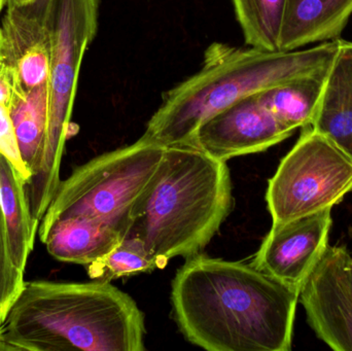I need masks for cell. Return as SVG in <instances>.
<instances>
[{"mask_svg":"<svg viewBox=\"0 0 352 351\" xmlns=\"http://www.w3.org/2000/svg\"><path fill=\"white\" fill-rule=\"evenodd\" d=\"M39 237L58 261L86 266L111 253L126 238L107 225L80 216L41 224Z\"/></svg>","mask_w":352,"mask_h":351,"instance_id":"12","label":"cell"},{"mask_svg":"<svg viewBox=\"0 0 352 351\" xmlns=\"http://www.w3.org/2000/svg\"><path fill=\"white\" fill-rule=\"evenodd\" d=\"M135 301L111 282H25L0 331V350L142 351Z\"/></svg>","mask_w":352,"mask_h":351,"instance_id":"2","label":"cell"},{"mask_svg":"<svg viewBox=\"0 0 352 351\" xmlns=\"http://www.w3.org/2000/svg\"><path fill=\"white\" fill-rule=\"evenodd\" d=\"M352 192V158L310 126L281 160L268 183L273 224L332 210Z\"/></svg>","mask_w":352,"mask_h":351,"instance_id":"7","label":"cell"},{"mask_svg":"<svg viewBox=\"0 0 352 351\" xmlns=\"http://www.w3.org/2000/svg\"><path fill=\"white\" fill-rule=\"evenodd\" d=\"M332 210L273 224L250 265L300 291L329 247Z\"/></svg>","mask_w":352,"mask_h":351,"instance_id":"10","label":"cell"},{"mask_svg":"<svg viewBox=\"0 0 352 351\" xmlns=\"http://www.w3.org/2000/svg\"><path fill=\"white\" fill-rule=\"evenodd\" d=\"M0 155L6 157L12 166L27 181L30 179V172L27 169L16 141L14 125L10 117V107L0 104Z\"/></svg>","mask_w":352,"mask_h":351,"instance_id":"21","label":"cell"},{"mask_svg":"<svg viewBox=\"0 0 352 351\" xmlns=\"http://www.w3.org/2000/svg\"><path fill=\"white\" fill-rule=\"evenodd\" d=\"M344 247H327L299 293L314 333L336 351H352V282Z\"/></svg>","mask_w":352,"mask_h":351,"instance_id":"8","label":"cell"},{"mask_svg":"<svg viewBox=\"0 0 352 351\" xmlns=\"http://www.w3.org/2000/svg\"><path fill=\"white\" fill-rule=\"evenodd\" d=\"M330 65L265 89L256 97L289 129L307 127L316 115Z\"/></svg>","mask_w":352,"mask_h":351,"instance_id":"16","label":"cell"},{"mask_svg":"<svg viewBox=\"0 0 352 351\" xmlns=\"http://www.w3.org/2000/svg\"><path fill=\"white\" fill-rule=\"evenodd\" d=\"M155 269L158 265L144 242L136 237H126L111 253L88 265V274L93 280L111 282Z\"/></svg>","mask_w":352,"mask_h":351,"instance_id":"19","label":"cell"},{"mask_svg":"<svg viewBox=\"0 0 352 351\" xmlns=\"http://www.w3.org/2000/svg\"><path fill=\"white\" fill-rule=\"evenodd\" d=\"M0 205L12 259L19 270L24 272L39 223L31 214L26 181L2 155H0Z\"/></svg>","mask_w":352,"mask_h":351,"instance_id":"15","label":"cell"},{"mask_svg":"<svg viewBox=\"0 0 352 351\" xmlns=\"http://www.w3.org/2000/svg\"><path fill=\"white\" fill-rule=\"evenodd\" d=\"M6 5V0H0V14H1L2 10L4 6Z\"/></svg>","mask_w":352,"mask_h":351,"instance_id":"25","label":"cell"},{"mask_svg":"<svg viewBox=\"0 0 352 351\" xmlns=\"http://www.w3.org/2000/svg\"><path fill=\"white\" fill-rule=\"evenodd\" d=\"M47 3L49 0L6 3L0 22V56L14 72L16 93H28L49 82Z\"/></svg>","mask_w":352,"mask_h":351,"instance_id":"11","label":"cell"},{"mask_svg":"<svg viewBox=\"0 0 352 351\" xmlns=\"http://www.w3.org/2000/svg\"><path fill=\"white\" fill-rule=\"evenodd\" d=\"M16 93V80L12 68L0 56V104L10 107Z\"/></svg>","mask_w":352,"mask_h":351,"instance_id":"22","label":"cell"},{"mask_svg":"<svg viewBox=\"0 0 352 351\" xmlns=\"http://www.w3.org/2000/svg\"><path fill=\"white\" fill-rule=\"evenodd\" d=\"M347 273H349V278H351L352 282V257L349 256V260H347L346 264Z\"/></svg>","mask_w":352,"mask_h":351,"instance_id":"23","label":"cell"},{"mask_svg":"<svg viewBox=\"0 0 352 351\" xmlns=\"http://www.w3.org/2000/svg\"><path fill=\"white\" fill-rule=\"evenodd\" d=\"M29 1H31V0H6V3H10V2H12V3H26Z\"/></svg>","mask_w":352,"mask_h":351,"instance_id":"24","label":"cell"},{"mask_svg":"<svg viewBox=\"0 0 352 351\" xmlns=\"http://www.w3.org/2000/svg\"><path fill=\"white\" fill-rule=\"evenodd\" d=\"M98 12L99 0H49L47 3L49 123L38 172L26 183L31 214L37 222L45 216L61 183L60 165L78 73L86 49L96 35Z\"/></svg>","mask_w":352,"mask_h":351,"instance_id":"5","label":"cell"},{"mask_svg":"<svg viewBox=\"0 0 352 351\" xmlns=\"http://www.w3.org/2000/svg\"><path fill=\"white\" fill-rule=\"evenodd\" d=\"M310 127L352 158V41L341 39Z\"/></svg>","mask_w":352,"mask_h":351,"instance_id":"13","label":"cell"},{"mask_svg":"<svg viewBox=\"0 0 352 351\" xmlns=\"http://www.w3.org/2000/svg\"><path fill=\"white\" fill-rule=\"evenodd\" d=\"M10 113L21 157L31 179L38 172L45 150L49 123L47 84L28 93H14Z\"/></svg>","mask_w":352,"mask_h":351,"instance_id":"17","label":"cell"},{"mask_svg":"<svg viewBox=\"0 0 352 351\" xmlns=\"http://www.w3.org/2000/svg\"><path fill=\"white\" fill-rule=\"evenodd\" d=\"M294 132L283 125L254 94L209 117L188 144L227 162L235 157L264 152Z\"/></svg>","mask_w":352,"mask_h":351,"instance_id":"9","label":"cell"},{"mask_svg":"<svg viewBox=\"0 0 352 351\" xmlns=\"http://www.w3.org/2000/svg\"><path fill=\"white\" fill-rule=\"evenodd\" d=\"M300 291L241 262L186 258L171 290L179 331L209 351H289Z\"/></svg>","mask_w":352,"mask_h":351,"instance_id":"1","label":"cell"},{"mask_svg":"<svg viewBox=\"0 0 352 351\" xmlns=\"http://www.w3.org/2000/svg\"><path fill=\"white\" fill-rule=\"evenodd\" d=\"M340 43L337 38L303 51L277 52L212 43L201 69L163 95L142 136L165 148L188 144L205 121L229 105L330 65Z\"/></svg>","mask_w":352,"mask_h":351,"instance_id":"3","label":"cell"},{"mask_svg":"<svg viewBox=\"0 0 352 351\" xmlns=\"http://www.w3.org/2000/svg\"><path fill=\"white\" fill-rule=\"evenodd\" d=\"M246 43L264 51H280L287 0H232Z\"/></svg>","mask_w":352,"mask_h":351,"instance_id":"18","label":"cell"},{"mask_svg":"<svg viewBox=\"0 0 352 351\" xmlns=\"http://www.w3.org/2000/svg\"><path fill=\"white\" fill-rule=\"evenodd\" d=\"M233 207L227 163L190 144L168 146L152 185L132 212L127 237L144 242L158 269L200 253Z\"/></svg>","mask_w":352,"mask_h":351,"instance_id":"4","label":"cell"},{"mask_svg":"<svg viewBox=\"0 0 352 351\" xmlns=\"http://www.w3.org/2000/svg\"><path fill=\"white\" fill-rule=\"evenodd\" d=\"M352 14V0H287L280 51L340 37Z\"/></svg>","mask_w":352,"mask_h":351,"instance_id":"14","label":"cell"},{"mask_svg":"<svg viewBox=\"0 0 352 351\" xmlns=\"http://www.w3.org/2000/svg\"><path fill=\"white\" fill-rule=\"evenodd\" d=\"M2 323H3V321H2V319H0V331H1V326H2Z\"/></svg>","mask_w":352,"mask_h":351,"instance_id":"26","label":"cell"},{"mask_svg":"<svg viewBox=\"0 0 352 351\" xmlns=\"http://www.w3.org/2000/svg\"><path fill=\"white\" fill-rule=\"evenodd\" d=\"M165 154V146L142 136L133 144L92 159L61 181L41 224L80 216L127 237L134 207L156 179Z\"/></svg>","mask_w":352,"mask_h":351,"instance_id":"6","label":"cell"},{"mask_svg":"<svg viewBox=\"0 0 352 351\" xmlns=\"http://www.w3.org/2000/svg\"><path fill=\"white\" fill-rule=\"evenodd\" d=\"M24 272L19 270L12 259L6 220L0 205V319H6L10 305L22 290Z\"/></svg>","mask_w":352,"mask_h":351,"instance_id":"20","label":"cell"}]
</instances>
